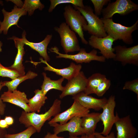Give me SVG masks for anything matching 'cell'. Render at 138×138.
<instances>
[{"mask_svg": "<svg viewBox=\"0 0 138 138\" xmlns=\"http://www.w3.org/2000/svg\"><path fill=\"white\" fill-rule=\"evenodd\" d=\"M61 103V100L55 99L49 109L44 113L39 114L34 112H27L23 111L19 121L26 127L32 126L39 133L47 121L50 120L52 117H54L60 113Z\"/></svg>", "mask_w": 138, "mask_h": 138, "instance_id": "1", "label": "cell"}, {"mask_svg": "<svg viewBox=\"0 0 138 138\" xmlns=\"http://www.w3.org/2000/svg\"><path fill=\"white\" fill-rule=\"evenodd\" d=\"M103 23L105 30L107 35L117 40H121L125 43L131 45L133 43L132 33L138 29V20L130 27H126L114 22L112 18H101Z\"/></svg>", "mask_w": 138, "mask_h": 138, "instance_id": "2", "label": "cell"}, {"mask_svg": "<svg viewBox=\"0 0 138 138\" xmlns=\"http://www.w3.org/2000/svg\"><path fill=\"white\" fill-rule=\"evenodd\" d=\"M73 6L80 12L87 22V24L83 27V31H87L91 35L99 38L107 36L101 20L94 13L93 9L90 6L86 5L82 8Z\"/></svg>", "mask_w": 138, "mask_h": 138, "instance_id": "3", "label": "cell"}, {"mask_svg": "<svg viewBox=\"0 0 138 138\" xmlns=\"http://www.w3.org/2000/svg\"><path fill=\"white\" fill-rule=\"evenodd\" d=\"M63 15L66 23L72 30L76 32L80 38L82 42L87 44L88 42L84 37L83 28L87 24L84 16L78 10L69 5L64 8Z\"/></svg>", "mask_w": 138, "mask_h": 138, "instance_id": "4", "label": "cell"}, {"mask_svg": "<svg viewBox=\"0 0 138 138\" xmlns=\"http://www.w3.org/2000/svg\"><path fill=\"white\" fill-rule=\"evenodd\" d=\"M54 29L59 34L61 45L66 54L79 51L80 48L75 32L65 22L62 23Z\"/></svg>", "mask_w": 138, "mask_h": 138, "instance_id": "5", "label": "cell"}, {"mask_svg": "<svg viewBox=\"0 0 138 138\" xmlns=\"http://www.w3.org/2000/svg\"><path fill=\"white\" fill-rule=\"evenodd\" d=\"M138 9V5L131 0H117L109 2L102 12L103 19L112 18L116 14L126 15Z\"/></svg>", "mask_w": 138, "mask_h": 138, "instance_id": "6", "label": "cell"}, {"mask_svg": "<svg viewBox=\"0 0 138 138\" xmlns=\"http://www.w3.org/2000/svg\"><path fill=\"white\" fill-rule=\"evenodd\" d=\"M114 96L111 95L108 99L107 102L102 108L103 111L100 113V120L103 126L102 131L99 133L106 136L109 134L115 122L120 118L117 112L114 114V110L116 105Z\"/></svg>", "mask_w": 138, "mask_h": 138, "instance_id": "7", "label": "cell"}, {"mask_svg": "<svg viewBox=\"0 0 138 138\" xmlns=\"http://www.w3.org/2000/svg\"><path fill=\"white\" fill-rule=\"evenodd\" d=\"M49 50L51 52L55 53L57 55L56 56V58L70 59L77 63H89L93 61L104 62L106 59L102 56L97 55V51L94 49L88 53L86 52L85 49L80 48L78 53L74 54L60 53L59 52L58 49L56 47H52Z\"/></svg>", "mask_w": 138, "mask_h": 138, "instance_id": "8", "label": "cell"}, {"mask_svg": "<svg viewBox=\"0 0 138 138\" xmlns=\"http://www.w3.org/2000/svg\"><path fill=\"white\" fill-rule=\"evenodd\" d=\"M116 40L110 36L99 38L91 35L89 38L88 43L92 47L98 49L99 53L106 59H113L115 56L114 49L112 47L113 42Z\"/></svg>", "mask_w": 138, "mask_h": 138, "instance_id": "9", "label": "cell"}, {"mask_svg": "<svg viewBox=\"0 0 138 138\" xmlns=\"http://www.w3.org/2000/svg\"><path fill=\"white\" fill-rule=\"evenodd\" d=\"M115 52L114 61L120 62L123 66L127 64L138 65V45L130 47L118 45L114 47Z\"/></svg>", "mask_w": 138, "mask_h": 138, "instance_id": "10", "label": "cell"}, {"mask_svg": "<svg viewBox=\"0 0 138 138\" xmlns=\"http://www.w3.org/2000/svg\"><path fill=\"white\" fill-rule=\"evenodd\" d=\"M90 112V110L82 106L77 101L74 100L72 105L67 110L59 113L51 119L48 123L59 122L60 124L66 123L75 117L80 118L84 117Z\"/></svg>", "mask_w": 138, "mask_h": 138, "instance_id": "11", "label": "cell"}, {"mask_svg": "<svg viewBox=\"0 0 138 138\" xmlns=\"http://www.w3.org/2000/svg\"><path fill=\"white\" fill-rule=\"evenodd\" d=\"M87 78L84 73L80 71L77 75L68 80L59 98L62 99L66 96L75 95L84 92L86 87Z\"/></svg>", "mask_w": 138, "mask_h": 138, "instance_id": "12", "label": "cell"}, {"mask_svg": "<svg viewBox=\"0 0 138 138\" xmlns=\"http://www.w3.org/2000/svg\"><path fill=\"white\" fill-rule=\"evenodd\" d=\"M4 15V20L0 21V34L3 32L4 34H6L9 29L14 25H16L20 28L18 22L20 18L22 16L26 15L27 12L22 8H19L15 5L11 12L6 11L4 8L2 10Z\"/></svg>", "mask_w": 138, "mask_h": 138, "instance_id": "13", "label": "cell"}, {"mask_svg": "<svg viewBox=\"0 0 138 138\" xmlns=\"http://www.w3.org/2000/svg\"><path fill=\"white\" fill-rule=\"evenodd\" d=\"M81 118L75 117L63 124L54 123L49 125L54 127V133L57 135L61 132L67 131L69 132V135L77 136L85 135L81 126Z\"/></svg>", "mask_w": 138, "mask_h": 138, "instance_id": "14", "label": "cell"}, {"mask_svg": "<svg viewBox=\"0 0 138 138\" xmlns=\"http://www.w3.org/2000/svg\"><path fill=\"white\" fill-rule=\"evenodd\" d=\"M117 131L116 138H134L137 130L133 125L129 115L119 118L114 124Z\"/></svg>", "mask_w": 138, "mask_h": 138, "instance_id": "15", "label": "cell"}, {"mask_svg": "<svg viewBox=\"0 0 138 138\" xmlns=\"http://www.w3.org/2000/svg\"><path fill=\"white\" fill-rule=\"evenodd\" d=\"M1 98L3 102L9 103L22 108L27 112H32L28 105V99L24 92L17 90L13 91H5Z\"/></svg>", "mask_w": 138, "mask_h": 138, "instance_id": "16", "label": "cell"}, {"mask_svg": "<svg viewBox=\"0 0 138 138\" xmlns=\"http://www.w3.org/2000/svg\"><path fill=\"white\" fill-rule=\"evenodd\" d=\"M72 98L77 101L85 108L97 111L102 109L108 100L106 98L101 99L95 98L86 94L84 92L73 96Z\"/></svg>", "mask_w": 138, "mask_h": 138, "instance_id": "17", "label": "cell"}, {"mask_svg": "<svg viewBox=\"0 0 138 138\" xmlns=\"http://www.w3.org/2000/svg\"><path fill=\"white\" fill-rule=\"evenodd\" d=\"M40 60L41 61L38 62L39 63H43L46 64L47 66L44 67L45 71L53 72L68 80L77 75L80 71L82 68L80 64H76L72 62L67 67L61 69L56 68L50 66L46 61L44 60L42 58H40Z\"/></svg>", "mask_w": 138, "mask_h": 138, "instance_id": "18", "label": "cell"}, {"mask_svg": "<svg viewBox=\"0 0 138 138\" xmlns=\"http://www.w3.org/2000/svg\"><path fill=\"white\" fill-rule=\"evenodd\" d=\"M26 32L25 31L22 34V42L24 44L28 45L33 50L37 52L47 62L50 60L49 56L47 51L48 46L50 42L52 37L51 34L47 35L44 39L42 41L38 43L30 42L27 40L26 38Z\"/></svg>", "mask_w": 138, "mask_h": 138, "instance_id": "19", "label": "cell"}, {"mask_svg": "<svg viewBox=\"0 0 138 138\" xmlns=\"http://www.w3.org/2000/svg\"><path fill=\"white\" fill-rule=\"evenodd\" d=\"M13 39L14 41L15 47L17 49V53L14 64L10 67L18 72L22 76L25 75V67L22 63L23 56L25 53L24 48V44L22 42L21 38L15 36L8 39Z\"/></svg>", "mask_w": 138, "mask_h": 138, "instance_id": "20", "label": "cell"}, {"mask_svg": "<svg viewBox=\"0 0 138 138\" xmlns=\"http://www.w3.org/2000/svg\"><path fill=\"white\" fill-rule=\"evenodd\" d=\"M100 114L98 112L89 113L81 118V126L85 135L94 134L97 124L100 121Z\"/></svg>", "mask_w": 138, "mask_h": 138, "instance_id": "21", "label": "cell"}, {"mask_svg": "<svg viewBox=\"0 0 138 138\" xmlns=\"http://www.w3.org/2000/svg\"><path fill=\"white\" fill-rule=\"evenodd\" d=\"M42 74L44 77V80L41 86V89L42 94L45 96L47 92L50 90L54 89L62 91L64 87L62 83L64 80L63 77L60 78L57 80H53L48 77L46 73L43 72Z\"/></svg>", "mask_w": 138, "mask_h": 138, "instance_id": "22", "label": "cell"}, {"mask_svg": "<svg viewBox=\"0 0 138 138\" xmlns=\"http://www.w3.org/2000/svg\"><path fill=\"white\" fill-rule=\"evenodd\" d=\"M34 92V96L28 99V105L32 112H39L41 107L45 104L47 97L43 94L41 90L36 89Z\"/></svg>", "mask_w": 138, "mask_h": 138, "instance_id": "23", "label": "cell"}, {"mask_svg": "<svg viewBox=\"0 0 138 138\" xmlns=\"http://www.w3.org/2000/svg\"><path fill=\"white\" fill-rule=\"evenodd\" d=\"M106 78L105 75L100 73L93 74L87 78L86 86L84 92L88 95L95 94L99 84Z\"/></svg>", "mask_w": 138, "mask_h": 138, "instance_id": "24", "label": "cell"}, {"mask_svg": "<svg viewBox=\"0 0 138 138\" xmlns=\"http://www.w3.org/2000/svg\"><path fill=\"white\" fill-rule=\"evenodd\" d=\"M38 75L37 74L30 71L25 75L18 77L10 81L4 82V86H7L8 91H13L17 90L19 85L22 82L28 79H33Z\"/></svg>", "mask_w": 138, "mask_h": 138, "instance_id": "25", "label": "cell"}, {"mask_svg": "<svg viewBox=\"0 0 138 138\" xmlns=\"http://www.w3.org/2000/svg\"><path fill=\"white\" fill-rule=\"evenodd\" d=\"M44 7V5L39 0H25L21 8L28 12L29 15L31 16L35 10H42Z\"/></svg>", "mask_w": 138, "mask_h": 138, "instance_id": "26", "label": "cell"}, {"mask_svg": "<svg viewBox=\"0 0 138 138\" xmlns=\"http://www.w3.org/2000/svg\"><path fill=\"white\" fill-rule=\"evenodd\" d=\"M50 5L48 12L51 13L52 12L56 7L59 4L64 3H70L73 6L82 8L85 6L82 0H50Z\"/></svg>", "mask_w": 138, "mask_h": 138, "instance_id": "27", "label": "cell"}, {"mask_svg": "<svg viewBox=\"0 0 138 138\" xmlns=\"http://www.w3.org/2000/svg\"><path fill=\"white\" fill-rule=\"evenodd\" d=\"M37 132L36 129L31 126L19 133L13 134H7L5 138H30L33 134Z\"/></svg>", "mask_w": 138, "mask_h": 138, "instance_id": "28", "label": "cell"}, {"mask_svg": "<svg viewBox=\"0 0 138 138\" xmlns=\"http://www.w3.org/2000/svg\"><path fill=\"white\" fill-rule=\"evenodd\" d=\"M21 76H22L18 72L10 67L4 66L0 63V76L8 77L13 80Z\"/></svg>", "mask_w": 138, "mask_h": 138, "instance_id": "29", "label": "cell"}, {"mask_svg": "<svg viewBox=\"0 0 138 138\" xmlns=\"http://www.w3.org/2000/svg\"><path fill=\"white\" fill-rule=\"evenodd\" d=\"M111 84L110 80L106 77L99 84L96 89L95 94L98 97L103 96L109 89Z\"/></svg>", "mask_w": 138, "mask_h": 138, "instance_id": "30", "label": "cell"}, {"mask_svg": "<svg viewBox=\"0 0 138 138\" xmlns=\"http://www.w3.org/2000/svg\"><path fill=\"white\" fill-rule=\"evenodd\" d=\"M110 0H91L93 5L95 14L98 16L101 15L103 6L110 2Z\"/></svg>", "mask_w": 138, "mask_h": 138, "instance_id": "31", "label": "cell"}, {"mask_svg": "<svg viewBox=\"0 0 138 138\" xmlns=\"http://www.w3.org/2000/svg\"><path fill=\"white\" fill-rule=\"evenodd\" d=\"M123 89L131 90L135 93L138 97V78H137L132 80L126 81L124 83Z\"/></svg>", "mask_w": 138, "mask_h": 138, "instance_id": "32", "label": "cell"}, {"mask_svg": "<svg viewBox=\"0 0 138 138\" xmlns=\"http://www.w3.org/2000/svg\"><path fill=\"white\" fill-rule=\"evenodd\" d=\"M4 86V82L1 81L0 82V92L2 88ZM5 104L4 103L1 99V96H0V115H3L5 112V108L6 107Z\"/></svg>", "mask_w": 138, "mask_h": 138, "instance_id": "33", "label": "cell"}, {"mask_svg": "<svg viewBox=\"0 0 138 138\" xmlns=\"http://www.w3.org/2000/svg\"><path fill=\"white\" fill-rule=\"evenodd\" d=\"M94 135L95 138H116L113 132H110L109 134L106 136L100 134L99 132H95Z\"/></svg>", "mask_w": 138, "mask_h": 138, "instance_id": "34", "label": "cell"}, {"mask_svg": "<svg viewBox=\"0 0 138 138\" xmlns=\"http://www.w3.org/2000/svg\"><path fill=\"white\" fill-rule=\"evenodd\" d=\"M4 119L5 121L7 124L9 126L12 125L14 123V119L11 116H6Z\"/></svg>", "mask_w": 138, "mask_h": 138, "instance_id": "35", "label": "cell"}, {"mask_svg": "<svg viewBox=\"0 0 138 138\" xmlns=\"http://www.w3.org/2000/svg\"><path fill=\"white\" fill-rule=\"evenodd\" d=\"M68 138H95L94 134L87 135H82L80 137H78L77 136L69 135Z\"/></svg>", "mask_w": 138, "mask_h": 138, "instance_id": "36", "label": "cell"}, {"mask_svg": "<svg viewBox=\"0 0 138 138\" xmlns=\"http://www.w3.org/2000/svg\"><path fill=\"white\" fill-rule=\"evenodd\" d=\"M43 138H64L62 136H59L54 134H52L48 132L46 135Z\"/></svg>", "mask_w": 138, "mask_h": 138, "instance_id": "37", "label": "cell"}, {"mask_svg": "<svg viewBox=\"0 0 138 138\" xmlns=\"http://www.w3.org/2000/svg\"><path fill=\"white\" fill-rule=\"evenodd\" d=\"M1 119V116L0 115V120ZM7 134V131L6 129L0 127V138H5V136Z\"/></svg>", "mask_w": 138, "mask_h": 138, "instance_id": "38", "label": "cell"}, {"mask_svg": "<svg viewBox=\"0 0 138 138\" xmlns=\"http://www.w3.org/2000/svg\"><path fill=\"white\" fill-rule=\"evenodd\" d=\"M6 123L5 120L1 119L0 120V127L3 129H6L9 127Z\"/></svg>", "mask_w": 138, "mask_h": 138, "instance_id": "39", "label": "cell"}, {"mask_svg": "<svg viewBox=\"0 0 138 138\" xmlns=\"http://www.w3.org/2000/svg\"><path fill=\"white\" fill-rule=\"evenodd\" d=\"M15 3L17 7L21 8L22 7L24 3L21 0H9Z\"/></svg>", "mask_w": 138, "mask_h": 138, "instance_id": "40", "label": "cell"}, {"mask_svg": "<svg viewBox=\"0 0 138 138\" xmlns=\"http://www.w3.org/2000/svg\"><path fill=\"white\" fill-rule=\"evenodd\" d=\"M3 45V43L2 42L0 41V52H1L2 51V47Z\"/></svg>", "mask_w": 138, "mask_h": 138, "instance_id": "41", "label": "cell"}, {"mask_svg": "<svg viewBox=\"0 0 138 138\" xmlns=\"http://www.w3.org/2000/svg\"><path fill=\"white\" fill-rule=\"evenodd\" d=\"M0 4L2 5H3V2L2 1H0Z\"/></svg>", "mask_w": 138, "mask_h": 138, "instance_id": "42", "label": "cell"}]
</instances>
